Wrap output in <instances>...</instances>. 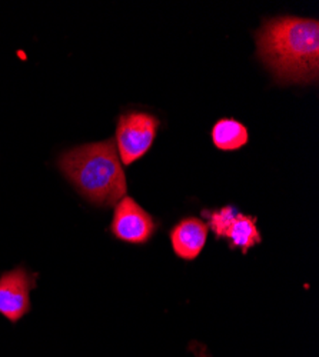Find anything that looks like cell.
I'll return each instance as SVG.
<instances>
[{
	"label": "cell",
	"instance_id": "1",
	"mask_svg": "<svg viewBox=\"0 0 319 357\" xmlns=\"http://www.w3.org/2000/svg\"><path fill=\"white\" fill-rule=\"evenodd\" d=\"M256 57L279 86L315 84L319 77V22L292 15L269 17L255 32Z\"/></svg>",
	"mask_w": 319,
	"mask_h": 357
},
{
	"label": "cell",
	"instance_id": "2",
	"mask_svg": "<svg viewBox=\"0 0 319 357\" xmlns=\"http://www.w3.org/2000/svg\"><path fill=\"white\" fill-rule=\"evenodd\" d=\"M57 169L84 200L98 207H114L128 193L114 139L68 149L57 159Z\"/></svg>",
	"mask_w": 319,
	"mask_h": 357
},
{
	"label": "cell",
	"instance_id": "3",
	"mask_svg": "<svg viewBox=\"0 0 319 357\" xmlns=\"http://www.w3.org/2000/svg\"><path fill=\"white\" fill-rule=\"evenodd\" d=\"M159 128V117L149 112L132 109L119 114L114 144L124 166H132L151 151Z\"/></svg>",
	"mask_w": 319,
	"mask_h": 357
},
{
	"label": "cell",
	"instance_id": "4",
	"mask_svg": "<svg viewBox=\"0 0 319 357\" xmlns=\"http://www.w3.org/2000/svg\"><path fill=\"white\" fill-rule=\"evenodd\" d=\"M159 227L158 220L136 203L131 196H125L114 206L110 223V234L116 241L143 246L148 245Z\"/></svg>",
	"mask_w": 319,
	"mask_h": 357
},
{
	"label": "cell",
	"instance_id": "5",
	"mask_svg": "<svg viewBox=\"0 0 319 357\" xmlns=\"http://www.w3.org/2000/svg\"><path fill=\"white\" fill-rule=\"evenodd\" d=\"M38 286V273L29 272L24 266L0 275V314L17 323L32 309L31 291Z\"/></svg>",
	"mask_w": 319,
	"mask_h": 357
},
{
	"label": "cell",
	"instance_id": "6",
	"mask_svg": "<svg viewBox=\"0 0 319 357\" xmlns=\"http://www.w3.org/2000/svg\"><path fill=\"white\" fill-rule=\"evenodd\" d=\"M209 236L205 220L189 216L179 220L169 231L172 250L179 259L192 261L204 250Z\"/></svg>",
	"mask_w": 319,
	"mask_h": 357
},
{
	"label": "cell",
	"instance_id": "7",
	"mask_svg": "<svg viewBox=\"0 0 319 357\" xmlns=\"http://www.w3.org/2000/svg\"><path fill=\"white\" fill-rule=\"evenodd\" d=\"M211 137L214 146L222 152L241 151L249 142L246 126L232 117L219 119L211 130Z\"/></svg>",
	"mask_w": 319,
	"mask_h": 357
},
{
	"label": "cell",
	"instance_id": "8",
	"mask_svg": "<svg viewBox=\"0 0 319 357\" xmlns=\"http://www.w3.org/2000/svg\"><path fill=\"white\" fill-rule=\"evenodd\" d=\"M256 220L258 219L255 216L244 215L242 212L238 213L223 237V239L228 241L230 250L239 249L244 255H246L249 249L262 242V236H260V231L256 226Z\"/></svg>",
	"mask_w": 319,
	"mask_h": 357
},
{
	"label": "cell",
	"instance_id": "9",
	"mask_svg": "<svg viewBox=\"0 0 319 357\" xmlns=\"http://www.w3.org/2000/svg\"><path fill=\"white\" fill-rule=\"evenodd\" d=\"M239 211L234 204H228L223 207H219V209H204L202 211V218L208 222L209 231L215 234L216 239H223L229 226L232 222L235 220L238 216Z\"/></svg>",
	"mask_w": 319,
	"mask_h": 357
}]
</instances>
